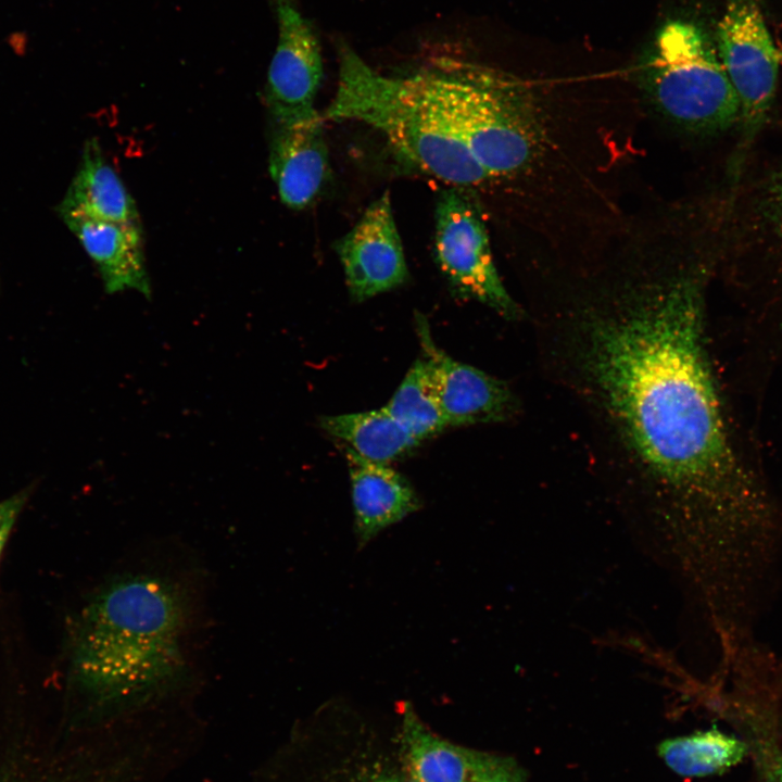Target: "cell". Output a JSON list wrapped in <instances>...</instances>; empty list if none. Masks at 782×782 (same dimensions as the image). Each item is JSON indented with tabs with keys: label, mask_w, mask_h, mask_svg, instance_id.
<instances>
[{
	"label": "cell",
	"mask_w": 782,
	"mask_h": 782,
	"mask_svg": "<svg viewBox=\"0 0 782 782\" xmlns=\"http://www.w3.org/2000/svg\"><path fill=\"white\" fill-rule=\"evenodd\" d=\"M706 266L638 286L595 319L586 365L641 461L712 518L721 540L751 544L774 506L730 436L703 340Z\"/></svg>",
	"instance_id": "cell-1"
},
{
	"label": "cell",
	"mask_w": 782,
	"mask_h": 782,
	"mask_svg": "<svg viewBox=\"0 0 782 782\" xmlns=\"http://www.w3.org/2000/svg\"><path fill=\"white\" fill-rule=\"evenodd\" d=\"M206 617L190 557L151 554L113 569L70 634V686L90 721L108 728L184 699L200 678Z\"/></svg>",
	"instance_id": "cell-2"
},
{
	"label": "cell",
	"mask_w": 782,
	"mask_h": 782,
	"mask_svg": "<svg viewBox=\"0 0 782 782\" xmlns=\"http://www.w3.org/2000/svg\"><path fill=\"white\" fill-rule=\"evenodd\" d=\"M402 77L449 139L491 180L521 173L539 155L542 123L529 89L513 76L442 59Z\"/></svg>",
	"instance_id": "cell-3"
},
{
	"label": "cell",
	"mask_w": 782,
	"mask_h": 782,
	"mask_svg": "<svg viewBox=\"0 0 782 782\" xmlns=\"http://www.w3.org/2000/svg\"><path fill=\"white\" fill-rule=\"evenodd\" d=\"M641 81L655 106L684 129L736 130L735 92L717 49L695 24L672 20L657 30L642 60Z\"/></svg>",
	"instance_id": "cell-4"
},
{
	"label": "cell",
	"mask_w": 782,
	"mask_h": 782,
	"mask_svg": "<svg viewBox=\"0 0 782 782\" xmlns=\"http://www.w3.org/2000/svg\"><path fill=\"white\" fill-rule=\"evenodd\" d=\"M718 54L739 103L737 141L730 160V184L753 157L773 108L780 59L755 0H726L717 29Z\"/></svg>",
	"instance_id": "cell-5"
},
{
	"label": "cell",
	"mask_w": 782,
	"mask_h": 782,
	"mask_svg": "<svg viewBox=\"0 0 782 782\" xmlns=\"http://www.w3.org/2000/svg\"><path fill=\"white\" fill-rule=\"evenodd\" d=\"M723 251L739 282L782 305V151L731 185Z\"/></svg>",
	"instance_id": "cell-6"
},
{
	"label": "cell",
	"mask_w": 782,
	"mask_h": 782,
	"mask_svg": "<svg viewBox=\"0 0 782 782\" xmlns=\"http://www.w3.org/2000/svg\"><path fill=\"white\" fill-rule=\"evenodd\" d=\"M434 217L436 261L453 290L515 318L518 306L501 280L482 215L466 188L441 191Z\"/></svg>",
	"instance_id": "cell-7"
},
{
	"label": "cell",
	"mask_w": 782,
	"mask_h": 782,
	"mask_svg": "<svg viewBox=\"0 0 782 782\" xmlns=\"http://www.w3.org/2000/svg\"><path fill=\"white\" fill-rule=\"evenodd\" d=\"M274 9L278 39L264 89L269 122L316 117L314 104L323 77L317 34L292 0H275Z\"/></svg>",
	"instance_id": "cell-8"
},
{
	"label": "cell",
	"mask_w": 782,
	"mask_h": 782,
	"mask_svg": "<svg viewBox=\"0 0 782 782\" xmlns=\"http://www.w3.org/2000/svg\"><path fill=\"white\" fill-rule=\"evenodd\" d=\"M416 330L447 427L499 422L513 416L516 400L505 382L449 356L432 340L421 314H416Z\"/></svg>",
	"instance_id": "cell-9"
},
{
	"label": "cell",
	"mask_w": 782,
	"mask_h": 782,
	"mask_svg": "<svg viewBox=\"0 0 782 782\" xmlns=\"http://www.w3.org/2000/svg\"><path fill=\"white\" fill-rule=\"evenodd\" d=\"M336 251L349 292L357 302L407 280L408 268L388 191L375 200L336 243Z\"/></svg>",
	"instance_id": "cell-10"
},
{
	"label": "cell",
	"mask_w": 782,
	"mask_h": 782,
	"mask_svg": "<svg viewBox=\"0 0 782 782\" xmlns=\"http://www.w3.org/2000/svg\"><path fill=\"white\" fill-rule=\"evenodd\" d=\"M321 115L270 122L268 168L280 201L292 210L310 206L329 178L328 148Z\"/></svg>",
	"instance_id": "cell-11"
},
{
	"label": "cell",
	"mask_w": 782,
	"mask_h": 782,
	"mask_svg": "<svg viewBox=\"0 0 782 782\" xmlns=\"http://www.w3.org/2000/svg\"><path fill=\"white\" fill-rule=\"evenodd\" d=\"M59 214L96 264L108 293L135 290L151 297L140 223L101 220L70 212Z\"/></svg>",
	"instance_id": "cell-12"
},
{
	"label": "cell",
	"mask_w": 782,
	"mask_h": 782,
	"mask_svg": "<svg viewBox=\"0 0 782 782\" xmlns=\"http://www.w3.org/2000/svg\"><path fill=\"white\" fill-rule=\"evenodd\" d=\"M354 532L361 548L386 528L420 509L414 488L388 464L369 462L348 449Z\"/></svg>",
	"instance_id": "cell-13"
},
{
	"label": "cell",
	"mask_w": 782,
	"mask_h": 782,
	"mask_svg": "<svg viewBox=\"0 0 782 782\" xmlns=\"http://www.w3.org/2000/svg\"><path fill=\"white\" fill-rule=\"evenodd\" d=\"M58 211L101 220L140 223L133 197L106 161L97 138L85 142L78 169Z\"/></svg>",
	"instance_id": "cell-14"
},
{
	"label": "cell",
	"mask_w": 782,
	"mask_h": 782,
	"mask_svg": "<svg viewBox=\"0 0 782 782\" xmlns=\"http://www.w3.org/2000/svg\"><path fill=\"white\" fill-rule=\"evenodd\" d=\"M319 425L327 433L349 444L358 456L373 463L389 465L420 443L383 407L324 416Z\"/></svg>",
	"instance_id": "cell-15"
},
{
	"label": "cell",
	"mask_w": 782,
	"mask_h": 782,
	"mask_svg": "<svg viewBox=\"0 0 782 782\" xmlns=\"http://www.w3.org/2000/svg\"><path fill=\"white\" fill-rule=\"evenodd\" d=\"M403 742L412 777L417 782H470L468 748L433 734L411 705L403 710Z\"/></svg>",
	"instance_id": "cell-16"
},
{
	"label": "cell",
	"mask_w": 782,
	"mask_h": 782,
	"mask_svg": "<svg viewBox=\"0 0 782 782\" xmlns=\"http://www.w3.org/2000/svg\"><path fill=\"white\" fill-rule=\"evenodd\" d=\"M159 761L154 745L134 733H112L98 755L56 782H147ZM0 782H33L0 779Z\"/></svg>",
	"instance_id": "cell-17"
},
{
	"label": "cell",
	"mask_w": 782,
	"mask_h": 782,
	"mask_svg": "<svg viewBox=\"0 0 782 782\" xmlns=\"http://www.w3.org/2000/svg\"><path fill=\"white\" fill-rule=\"evenodd\" d=\"M658 754L665 764L683 777L721 773L743 760L747 745L716 728L663 741Z\"/></svg>",
	"instance_id": "cell-18"
},
{
	"label": "cell",
	"mask_w": 782,
	"mask_h": 782,
	"mask_svg": "<svg viewBox=\"0 0 782 782\" xmlns=\"http://www.w3.org/2000/svg\"><path fill=\"white\" fill-rule=\"evenodd\" d=\"M383 408L418 442L447 427L421 357L412 365Z\"/></svg>",
	"instance_id": "cell-19"
},
{
	"label": "cell",
	"mask_w": 782,
	"mask_h": 782,
	"mask_svg": "<svg viewBox=\"0 0 782 782\" xmlns=\"http://www.w3.org/2000/svg\"><path fill=\"white\" fill-rule=\"evenodd\" d=\"M470 782H521L519 772L508 759L471 749Z\"/></svg>",
	"instance_id": "cell-20"
},
{
	"label": "cell",
	"mask_w": 782,
	"mask_h": 782,
	"mask_svg": "<svg viewBox=\"0 0 782 782\" xmlns=\"http://www.w3.org/2000/svg\"><path fill=\"white\" fill-rule=\"evenodd\" d=\"M27 497L28 492L22 491L0 502V555Z\"/></svg>",
	"instance_id": "cell-21"
},
{
	"label": "cell",
	"mask_w": 782,
	"mask_h": 782,
	"mask_svg": "<svg viewBox=\"0 0 782 782\" xmlns=\"http://www.w3.org/2000/svg\"><path fill=\"white\" fill-rule=\"evenodd\" d=\"M766 765V782H782V756L773 754Z\"/></svg>",
	"instance_id": "cell-22"
},
{
	"label": "cell",
	"mask_w": 782,
	"mask_h": 782,
	"mask_svg": "<svg viewBox=\"0 0 782 782\" xmlns=\"http://www.w3.org/2000/svg\"><path fill=\"white\" fill-rule=\"evenodd\" d=\"M371 782H399V781L393 777H380Z\"/></svg>",
	"instance_id": "cell-23"
},
{
	"label": "cell",
	"mask_w": 782,
	"mask_h": 782,
	"mask_svg": "<svg viewBox=\"0 0 782 782\" xmlns=\"http://www.w3.org/2000/svg\"><path fill=\"white\" fill-rule=\"evenodd\" d=\"M409 782H417V781L413 780V781H409Z\"/></svg>",
	"instance_id": "cell-24"
}]
</instances>
